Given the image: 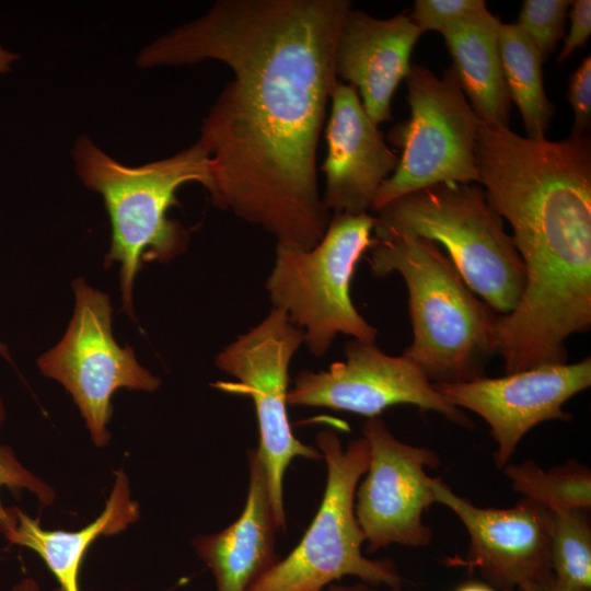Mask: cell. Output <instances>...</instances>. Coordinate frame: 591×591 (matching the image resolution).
I'll list each match as a JSON object with an SVG mask.
<instances>
[{"label": "cell", "mask_w": 591, "mask_h": 591, "mask_svg": "<svg viewBox=\"0 0 591 591\" xmlns=\"http://www.w3.org/2000/svg\"><path fill=\"white\" fill-rule=\"evenodd\" d=\"M350 9L348 0H220L138 58L144 68L213 59L231 69L198 140L211 163L209 194L278 245L312 250L331 221L316 150Z\"/></svg>", "instance_id": "6da1fadb"}, {"label": "cell", "mask_w": 591, "mask_h": 591, "mask_svg": "<svg viewBox=\"0 0 591 591\" xmlns=\"http://www.w3.org/2000/svg\"><path fill=\"white\" fill-rule=\"evenodd\" d=\"M369 264L375 277H403L413 326V341L403 355L431 383L486 376L497 355L498 314L467 287L434 242L410 234L374 239Z\"/></svg>", "instance_id": "7a4b0ae2"}, {"label": "cell", "mask_w": 591, "mask_h": 591, "mask_svg": "<svg viewBox=\"0 0 591 591\" xmlns=\"http://www.w3.org/2000/svg\"><path fill=\"white\" fill-rule=\"evenodd\" d=\"M73 159L86 187L100 193L112 224L105 266L119 263L125 311L134 316L132 286L142 262H166L185 250L188 235L169 209L186 183L212 187L210 159L197 142L173 157L127 166L99 149L86 136L74 144Z\"/></svg>", "instance_id": "3957f363"}, {"label": "cell", "mask_w": 591, "mask_h": 591, "mask_svg": "<svg viewBox=\"0 0 591 591\" xmlns=\"http://www.w3.org/2000/svg\"><path fill=\"white\" fill-rule=\"evenodd\" d=\"M376 212L375 239L410 234L438 242L467 287L495 313L508 315L518 305L525 286L524 266L484 188L439 183Z\"/></svg>", "instance_id": "277c9868"}, {"label": "cell", "mask_w": 591, "mask_h": 591, "mask_svg": "<svg viewBox=\"0 0 591 591\" xmlns=\"http://www.w3.org/2000/svg\"><path fill=\"white\" fill-rule=\"evenodd\" d=\"M316 445L327 468L318 510L299 544L247 591H323L345 576L372 587L402 590V579L391 558L362 555L364 534L355 513L357 485L366 474L369 445L363 437L346 448L336 431L321 430Z\"/></svg>", "instance_id": "5b68a950"}, {"label": "cell", "mask_w": 591, "mask_h": 591, "mask_svg": "<svg viewBox=\"0 0 591 591\" xmlns=\"http://www.w3.org/2000/svg\"><path fill=\"white\" fill-rule=\"evenodd\" d=\"M374 217L334 215L322 240L309 251L276 246L266 289L273 308L283 311L303 333V343L324 356L338 334L375 341L378 329L355 308L351 279L371 247Z\"/></svg>", "instance_id": "8992f818"}, {"label": "cell", "mask_w": 591, "mask_h": 591, "mask_svg": "<svg viewBox=\"0 0 591 591\" xmlns=\"http://www.w3.org/2000/svg\"><path fill=\"white\" fill-rule=\"evenodd\" d=\"M405 81L410 116L389 134L402 155L395 172L380 187L373 211L439 183L478 182L476 144L482 123L451 67L438 78L428 68L412 63Z\"/></svg>", "instance_id": "52a82bcc"}, {"label": "cell", "mask_w": 591, "mask_h": 591, "mask_svg": "<svg viewBox=\"0 0 591 591\" xmlns=\"http://www.w3.org/2000/svg\"><path fill=\"white\" fill-rule=\"evenodd\" d=\"M302 343V331L283 311L273 308L258 325L216 357L217 367L234 376L239 391L254 402L259 432L256 450L265 466L279 530L286 528L282 483L290 462L296 457L322 459L317 449L294 437L287 412L290 362Z\"/></svg>", "instance_id": "ba28073f"}, {"label": "cell", "mask_w": 591, "mask_h": 591, "mask_svg": "<svg viewBox=\"0 0 591 591\" xmlns=\"http://www.w3.org/2000/svg\"><path fill=\"white\" fill-rule=\"evenodd\" d=\"M76 306L62 339L38 358L44 375L57 380L71 394L85 420L94 444L111 439L107 425L112 397L121 387L153 392L161 380L139 364L134 349L120 347L112 332L108 294L73 282Z\"/></svg>", "instance_id": "9c48e42d"}, {"label": "cell", "mask_w": 591, "mask_h": 591, "mask_svg": "<svg viewBox=\"0 0 591 591\" xmlns=\"http://www.w3.org/2000/svg\"><path fill=\"white\" fill-rule=\"evenodd\" d=\"M362 434L369 463L356 490L355 513L368 552L392 544L429 545L432 531L422 517L437 501L426 468L440 465L439 454L399 441L379 416L367 419Z\"/></svg>", "instance_id": "30bf717a"}, {"label": "cell", "mask_w": 591, "mask_h": 591, "mask_svg": "<svg viewBox=\"0 0 591 591\" xmlns=\"http://www.w3.org/2000/svg\"><path fill=\"white\" fill-rule=\"evenodd\" d=\"M345 356V361L333 362L327 370L301 371L288 392V405L327 407L371 418L391 406L409 404L462 427H474L406 356H389L375 341L358 339L346 345Z\"/></svg>", "instance_id": "8fae6325"}, {"label": "cell", "mask_w": 591, "mask_h": 591, "mask_svg": "<svg viewBox=\"0 0 591 591\" xmlns=\"http://www.w3.org/2000/svg\"><path fill=\"white\" fill-rule=\"evenodd\" d=\"M436 501L448 507L470 536L464 558L449 564L477 571L497 591H512L552 576L553 511L523 497L510 508H483L455 494L441 478L430 477Z\"/></svg>", "instance_id": "7c38bea8"}, {"label": "cell", "mask_w": 591, "mask_h": 591, "mask_svg": "<svg viewBox=\"0 0 591 591\" xmlns=\"http://www.w3.org/2000/svg\"><path fill=\"white\" fill-rule=\"evenodd\" d=\"M457 408L480 416L496 442L494 462L502 470L521 439L547 420H570L564 404L591 385V358L576 363L541 366L500 378L463 383H432Z\"/></svg>", "instance_id": "4fadbf2b"}, {"label": "cell", "mask_w": 591, "mask_h": 591, "mask_svg": "<svg viewBox=\"0 0 591 591\" xmlns=\"http://www.w3.org/2000/svg\"><path fill=\"white\" fill-rule=\"evenodd\" d=\"M329 101L323 201L334 215H364L372 210L380 187L395 172L399 159L366 113L354 86L338 81Z\"/></svg>", "instance_id": "5bb4252c"}, {"label": "cell", "mask_w": 591, "mask_h": 591, "mask_svg": "<svg viewBox=\"0 0 591 591\" xmlns=\"http://www.w3.org/2000/svg\"><path fill=\"white\" fill-rule=\"evenodd\" d=\"M421 35L406 13L376 19L350 9L343 21L335 51L337 78L361 96L368 116L376 124L391 120V101L410 69V55Z\"/></svg>", "instance_id": "9a60e30c"}, {"label": "cell", "mask_w": 591, "mask_h": 591, "mask_svg": "<svg viewBox=\"0 0 591 591\" xmlns=\"http://www.w3.org/2000/svg\"><path fill=\"white\" fill-rule=\"evenodd\" d=\"M248 489L240 517L218 533L198 535L192 544L210 569L216 591H247L271 569L279 531L270 503L265 466L248 450Z\"/></svg>", "instance_id": "2e32d148"}, {"label": "cell", "mask_w": 591, "mask_h": 591, "mask_svg": "<svg viewBox=\"0 0 591 591\" xmlns=\"http://www.w3.org/2000/svg\"><path fill=\"white\" fill-rule=\"evenodd\" d=\"M12 519L0 524V532L12 545L35 552L54 575L61 591H80L79 573L90 546L100 536L115 535L135 523L139 505L131 499L129 480L123 470L115 473L113 488L101 514L78 531L45 530L18 507Z\"/></svg>", "instance_id": "e0dca14e"}, {"label": "cell", "mask_w": 591, "mask_h": 591, "mask_svg": "<svg viewBox=\"0 0 591 591\" xmlns=\"http://www.w3.org/2000/svg\"><path fill=\"white\" fill-rule=\"evenodd\" d=\"M500 20L489 11L449 27L442 36L462 91L482 124L509 128L510 97L498 51Z\"/></svg>", "instance_id": "ac0fdd59"}, {"label": "cell", "mask_w": 591, "mask_h": 591, "mask_svg": "<svg viewBox=\"0 0 591 591\" xmlns=\"http://www.w3.org/2000/svg\"><path fill=\"white\" fill-rule=\"evenodd\" d=\"M502 77L522 116L526 137L545 138L555 109L543 84V58L517 23L500 22L497 32Z\"/></svg>", "instance_id": "d6986e66"}, {"label": "cell", "mask_w": 591, "mask_h": 591, "mask_svg": "<svg viewBox=\"0 0 591 591\" xmlns=\"http://www.w3.org/2000/svg\"><path fill=\"white\" fill-rule=\"evenodd\" d=\"M502 471L517 493L553 512L590 510L591 472L577 461L570 460L549 470L523 461L518 464L508 463Z\"/></svg>", "instance_id": "ffe728a7"}, {"label": "cell", "mask_w": 591, "mask_h": 591, "mask_svg": "<svg viewBox=\"0 0 591 591\" xmlns=\"http://www.w3.org/2000/svg\"><path fill=\"white\" fill-rule=\"evenodd\" d=\"M551 568L554 578L576 590L591 591V523L589 510L553 512Z\"/></svg>", "instance_id": "44dd1931"}, {"label": "cell", "mask_w": 591, "mask_h": 591, "mask_svg": "<svg viewBox=\"0 0 591 591\" xmlns=\"http://www.w3.org/2000/svg\"><path fill=\"white\" fill-rule=\"evenodd\" d=\"M569 0H525L515 22L533 42L543 60L564 35Z\"/></svg>", "instance_id": "7402d4cb"}, {"label": "cell", "mask_w": 591, "mask_h": 591, "mask_svg": "<svg viewBox=\"0 0 591 591\" xmlns=\"http://www.w3.org/2000/svg\"><path fill=\"white\" fill-rule=\"evenodd\" d=\"M487 11L484 0H417L408 15L421 33L443 34L452 25Z\"/></svg>", "instance_id": "603a6c76"}, {"label": "cell", "mask_w": 591, "mask_h": 591, "mask_svg": "<svg viewBox=\"0 0 591 591\" xmlns=\"http://www.w3.org/2000/svg\"><path fill=\"white\" fill-rule=\"evenodd\" d=\"M4 419L3 403L0 398V427ZM7 487L16 497L23 491L33 493L43 506L55 500L54 489L26 470L16 459L12 449L0 443V488ZM11 507L5 508L0 500V524L11 520Z\"/></svg>", "instance_id": "cb8c5ba5"}, {"label": "cell", "mask_w": 591, "mask_h": 591, "mask_svg": "<svg viewBox=\"0 0 591 591\" xmlns=\"http://www.w3.org/2000/svg\"><path fill=\"white\" fill-rule=\"evenodd\" d=\"M567 99L575 120L571 135L587 134L591 126V58L588 56L569 78Z\"/></svg>", "instance_id": "d4e9b609"}, {"label": "cell", "mask_w": 591, "mask_h": 591, "mask_svg": "<svg viewBox=\"0 0 591 591\" xmlns=\"http://www.w3.org/2000/svg\"><path fill=\"white\" fill-rule=\"evenodd\" d=\"M572 10L569 14L570 28L565 37L564 46L558 55L557 62L561 63L581 48L591 34V1H571Z\"/></svg>", "instance_id": "484cf974"}, {"label": "cell", "mask_w": 591, "mask_h": 591, "mask_svg": "<svg viewBox=\"0 0 591 591\" xmlns=\"http://www.w3.org/2000/svg\"><path fill=\"white\" fill-rule=\"evenodd\" d=\"M518 591H582V590H576V589L566 587L561 584L560 582H558L552 575L549 578L543 581L519 589Z\"/></svg>", "instance_id": "4316f807"}, {"label": "cell", "mask_w": 591, "mask_h": 591, "mask_svg": "<svg viewBox=\"0 0 591 591\" xmlns=\"http://www.w3.org/2000/svg\"><path fill=\"white\" fill-rule=\"evenodd\" d=\"M327 591H380V590L364 582H359V583H354V584L332 583L327 587ZM390 591H402V590H390Z\"/></svg>", "instance_id": "83f0119b"}, {"label": "cell", "mask_w": 591, "mask_h": 591, "mask_svg": "<svg viewBox=\"0 0 591 591\" xmlns=\"http://www.w3.org/2000/svg\"><path fill=\"white\" fill-rule=\"evenodd\" d=\"M19 59V56L4 49L0 45V74L9 72L11 70L10 65Z\"/></svg>", "instance_id": "f1b7e54d"}, {"label": "cell", "mask_w": 591, "mask_h": 591, "mask_svg": "<svg viewBox=\"0 0 591 591\" xmlns=\"http://www.w3.org/2000/svg\"><path fill=\"white\" fill-rule=\"evenodd\" d=\"M12 591H40V589L33 578H23L13 586ZM53 591L61 590L57 587Z\"/></svg>", "instance_id": "f546056e"}, {"label": "cell", "mask_w": 591, "mask_h": 591, "mask_svg": "<svg viewBox=\"0 0 591 591\" xmlns=\"http://www.w3.org/2000/svg\"><path fill=\"white\" fill-rule=\"evenodd\" d=\"M453 591H497V590H495L493 587H490L486 582L472 581V582H466L459 586Z\"/></svg>", "instance_id": "4dcf8cb0"}, {"label": "cell", "mask_w": 591, "mask_h": 591, "mask_svg": "<svg viewBox=\"0 0 591 591\" xmlns=\"http://www.w3.org/2000/svg\"><path fill=\"white\" fill-rule=\"evenodd\" d=\"M0 355L3 356L4 358H7L8 360H10L8 350H7L5 346H3L1 343H0Z\"/></svg>", "instance_id": "1f68e13d"}]
</instances>
